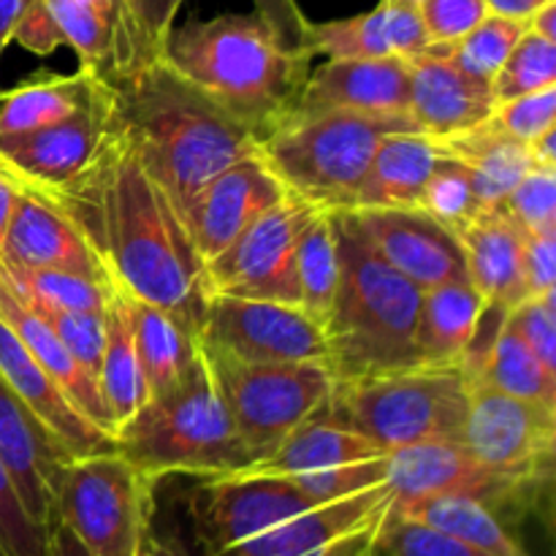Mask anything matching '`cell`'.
<instances>
[{"label": "cell", "mask_w": 556, "mask_h": 556, "mask_svg": "<svg viewBox=\"0 0 556 556\" xmlns=\"http://www.w3.org/2000/svg\"><path fill=\"white\" fill-rule=\"evenodd\" d=\"M41 193L85 233L123 296L166 309L199 337L210 302L204 258L179 206L119 128L79 177Z\"/></svg>", "instance_id": "cell-1"}, {"label": "cell", "mask_w": 556, "mask_h": 556, "mask_svg": "<svg viewBox=\"0 0 556 556\" xmlns=\"http://www.w3.org/2000/svg\"><path fill=\"white\" fill-rule=\"evenodd\" d=\"M117 128L185 215L215 174L258 152V136L155 58L109 79Z\"/></svg>", "instance_id": "cell-2"}, {"label": "cell", "mask_w": 556, "mask_h": 556, "mask_svg": "<svg viewBox=\"0 0 556 556\" xmlns=\"http://www.w3.org/2000/svg\"><path fill=\"white\" fill-rule=\"evenodd\" d=\"M163 58L255 130L258 141L293 112L313 60L282 49L258 14H220L174 27Z\"/></svg>", "instance_id": "cell-3"}, {"label": "cell", "mask_w": 556, "mask_h": 556, "mask_svg": "<svg viewBox=\"0 0 556 556\" xmlns=\"http://www.w3.org/2000/svg\"><path fill=\"white\" fill-rule=\"evenodd\" d=\"M331 215L342 258L340 286L324 324L334 380L421 364L416 340L424 291L369 248L348 212Z\"/></svg>", "instance_id": "cell-4"}, {"label": "cell", "mask_w": 556, "mask_h": 556, "mask_svg": "<svg viewBox=\"0 0 556 556\" xmlns=\"http://www.w3.org/2000/svg\"><path fill=\"white\" fill-rule=\"evenodd\" d=\"M114 448L152 481L231 476L255 462L233 427L204 353L177 383L147 396L141 410L114 434Z\"/></svg>", "instance_id": "cell-5"}, {"label": "cell", "mask_w": 556, "mask_h": 556, "mask_svg": "<svg viewBox=\"0 0 556 556\" xmlns=\"http://www.w3.org/2000/svg\"><path fill=\"white\" fill-rule=\"evenodd\" d=\"M416 130L407 114L293 112L266 130L258 157L286 193L320 212H351L380 139Z\"/></svg>", "instance_id": "cell-6"}, {"label": "cell", "mask_w": 556, "mask_h": 556, "mask_svg": "<svg viewBox=\"0 0 556 556\" xmlns=\"http://www.w3.org/2000/svg\"><path fill=\"white\" fill-rule=\"evenodd\" d=\"M470 380L462 364H413L337 380L320 416L372 440L383 454L427 440H462Z\"/></svg>", "instance_id": "cell-7"}, {"label": "cell", "mask_w": 556, "mask_h": 556, "mask_svg": "<svg viewBox=\"0 0 556 556\" xmlns=\"http://www.w3.org/2000/svg\"><path fill=\"white\" fill-rule=\"evenodd\" d=\"M155 486L117 448L74 456L60 467L52 521L96 556H139L152 530Z\"/></svg>", "instance_id": "cell-8"}, {"label": "cell", "mask_w": 556, "mask_h": 556, "mask_svg": "<svg viewBox=\"0 0 556 556\" xmlns=\"http://www.w3.org/2000/svg\"><path fill=\"white\" fill-rule=\"evenodd\" d=\"M204 353L239 438L255 462L324 410L334 391L329 364H242Z\"/></svg>", "instance_id": "cell-9"}, {"label": "cell", "mask_w": 556, "mask_h": 556, "mask_svg": "<svg viewBox=\"0 0 556 556\" xmlns=\"http://www.w3.org/2000/svg\"><path fill=\"white\" fill-rule=\"evenodd\" d=\"M462 443L486 470L519 494L525 508L538 505L541 492L552 486L556 451L554 407L519 400L481 380H470V405Z\"/></svg>", "instance_id": "cell-10"}, {"label": "cell", "mask_w": 556, "mask_h": 556, "mask_svg": "<svg viewBox=\"0 0 556 556\" xmlns=\"http://www.w3.org/2000/svg\"><path fill=\"white\" fill-rule=\"evenodd\" d=\"M320 210L286 193V199L250 223L226 250L204 264L210 296L266 299L299 304L296 248Z\"/></svg>", "instance_id": "cell-11"}, {"label": "cell", "mask_w": 556, "mask_h": 556, "mask_svg": "<svg viewBox=\"0 0 556 556\" xmlns=\"http://www.w3.org/2000/svg\"><path fill=\"white\" fill-rule=\"evenodd\" d=\"M199 342L242 364H329L326 329L288 302L210 296Z\"/></svg>", "instance_id": "cell-12"}, {"label": "cell", "mask_w": 556, "mask_h": 556, "mask_svg": "<svg viewBox=\"0 0 556 556\" xmlns=\"http://www.w3.org/2000/svg\"><path fill=\"white\" fill-rule=\"evenodd\" d=\"M313 505L320 503H315L293 478L253 472L204 478L188 497L201 556H217L239 546Z\"/></svg>", "instance_id": "cell-13"}, {"label": "cell", "mask_w": 556, "mask_h": 556, "mask_svg": "<svg viewBox=\"0 0 556 556\" xmlns=\"http://www.w3.org/2000/svg\"><path fill=\"white\" fill-rule=\"evenodd\" d=\"M394 505L386 486L313 505L217 556H364Z\"/></svg>", "instance_id": "cell-14"}, {"label": "cell", "mask_w": 556, "mask_h": 556, "mask_svg": "<svg viewBox=\"0 0 556 556\" xmlns=\"http://www.w3.org/2000/svg\"><path fill=\"white\" fill-rule=\"evenodd\" d=\"M117 130L114 90L63 123L27 134L0 136V172L20 185L52 190L79 177Z\"/></svg>", "instance_id": "cell-15"}, {"label": "cell", "mask_w": 556, "mask_h": 556, "mask_svg": "<svg viewBox=\"0 0 556 556\" xmlns=\"http://www.w3.org/2000/svg\"><path fill=\"white\" fill-rule=\"evenodd\" d=\"M348 215L369 248L421 291L467 280L459 237L416 206H367Z\"/></svg>", "instance_id": "cell-16"}, {"label": "cell", "mask_w": 556, "mask_h": 556, "mask_svg": "<svg viewBox=\"0 0 556 556\" xmlns=\"http://www.w3.org/2000/svg\"><path fill=\"white\" fill-rule=\"evenodd\" d=\"M386 486L394 503L462 494L503 514L527 510L519 494L481 465L462 440H427L386 454Z\"/></svg>", "instance_id": "cell-17"}, {"label": "cell", "mask_w": 556, "mask_h": 556, "mask_svg": "<svg viewBox=\"0 0 556 556\" xmlns=\"http://www.w3.org/2000/svg\"><path fill=\"white\" fill-rule=\"evenodd\" d=\"M280 199H286V188L258 152L215 174L185 210V223L204 264Z\"/></svg>", "instance_id": "cell-18"}, {"label": "cell", "mask_w": 556, "mask_h": 556, "mask_svg": "<svg viewBox=\"0 0 556 556\" xmlns=\"http://www.w3.org/2000/svg\"><path fill=\"white\" fill-rule=\"evenodd\" d=\"M410 63V101L407 117L418 134L443 141L486 123L497 109L492 81L476 79L456 68L443 52V43H429Z\"/></svg>", "instance_id": "cell-19"}, {"label": "cell", "mask_w": 556, "mask_h": 556, "mask_svg": "<svg viewBox=\"0 0 556 556\" xmlns=\"http://www.w3.org/2000/svg\"><path fill=\"white\" fill-rule=\"evenodd\" d=\"M9 269H60L109 280L101 258L76 223L41 190L20 185L3 242ZM112 282V280H109Z\"/></svg>", "instance_id": "cell-20"}, {"label": "cell", "mask_w": 556, "mask_h": 556, "mask_svg": "<svg viewBox=\"0 0 556 556\" xmlns=\"http://www.w3.org/2000/svg\"><path fill=\"white\" fill-rule=\"evenodd\" d=\"M407 101L410 63L405 58L326 60L307 74L293 112L407 114Z\"/></svg>", "instance_id": "cell-21"}, {"label": "cell", "mask_w": 556, "mask_h": 556, "mask_svg": "<svg viewBox=\"0 0 556 556\" xmlns=\"http://www.w3.org/2000/svg\"><path fill=\"white\" fill-rule=\"evenodd\" d=\"M0 459L9 467L11 481L30 519L47 530L52 525L60 467L68 456L43 429V424L27 410L3 375H0Z\"/></svg>", "instance_id": "cell-22"}, {"label": "cell", "mask_w": 556, "mask_h": 556, "mask_svg": "<svg viewBox=\"0 0 556 556\" xmlns=\"http://www.w3.org/2000/svg\"><path fill=\"white\" fill-rule=\"evenodd\" d=\"M0 375L20 394L27 410L43 424V429L52 434L54 443L63 448L68 459L114 448V440L98 427H92L65 400L63 391L38 367V362L30 356L25 342L16 337V331L3 318H0Z\"/></svg>", "instance_id": "cell-23"}, {"label": "cell", "mask_w": 556, "mask_h": 556, "mask_svg": "<svg viewBox=\"0 0 556 556\" xmlns=\"http://www.w3.org/2000/svg\"><path fill=\"white\" fill-rule=\"evenodd\" d=\"M418 5L380 0L372 11L331 22H309V54L329 60H369V58H413L429 47Z\"/></svg>", "instance_id": "cell-24"}, {"label": "cell", "mask_w": 556, "mask_h": 556, "mask_svg": "<svg viewBox=\"0 0 556 556\" xmlns=\"http://www.w3.org/2000/svg\"><path fill=\"white\" fill-rule=\"evenodd\" d=\"M467 280L503 313L527 299L525 286V231L500 206H486L459 233Z\"/></svg>", "instance_id": "cell-25"}, {"label": "cell", "mask_w": 556, "mask_h": 556, "mask_svg": "<svg viewBox=\"0 0 556 556\" xmlns=\"http://www.w3.org/2000/svg\"><path fill=\"white\" fill-rule=\"evenodd\" d=\"M0 318L16 331L25 348L30 351V356L36 358L38 367L52 378V383L58 386L65 394V400L101 432H106L114 440V424L109 418L106 405H103L101 389H98V380L76 362L68 353V348L58 340L52 329L43 324L41 315L36 309L27 307L20 299V293L9 286V282L0 277Z\"/></svg>", "instance_id": "cell-26"}, {"label": "cell", "mask_w": 556, "mask_h": 556, "mask_svg": "<svg viewBox=\"0 0 556 556\" xmlns=\"http://www.w3.org/2000/svg\"><path fill=\"white\" fill-rule=\"evenodd\" d=\"M375 456H383V451L372 440L318 413L309 421H304L302 427L293 429L271 454H266L264 459L253 462V465L239 472L296 478L309 476V472L356 465V462L375 459Z\"/></svg>", "instance_id": "cell-27"}, {"label": "cell", "mask_w": 556, "mask_h": 556, "mask_svg": "<svg viewBox=\"0 0 556 556\" xmlns=\"http://www.w3.org/2000/svg\"><path fill=\"white\" fill-rule=\"evenodd\" d=\"M489 304L470 280L443 282L424 291L418 315V362L462 364L476 345Z\"/></svg>", "instance_id": "cell-28"}, {"label": "cell", "mask_w": 556, "mask_h": 556, "mask_svg": "<svg viewBox=\"0 0 556 556\" xmlns=\"http://www.w3.org/2000/svg\"><path fill=\"white\" fill-rule=\"evenodd\" d=\"M438 144L418 130H396L380 139L358 188L356 206H416L434 163Z\"/></svg>", "instance_id": "cell-29"}, {"label": "cell", "mask_w": 556, "mask_h": 556, "mask_svg": "<svg viewBox=\"0 0 556 556\" xmlns=\"http://www.w3.org/2000/svg\"><path fill=\"white\" fill-rule=\"evenodd\" d=\"M109 92V79L79 68L68 76H38L0 96V136L63 123Z\"/></svg>", "instance_id": "cell-30"}, {"label": "cell", "mask_w": 556, "mask_h": 556, "mask_svg": "<svg viewBox=\"0 0 556 556\" xmlns=\"http://www.w3.org/2000/svg\"><path fill=\"white\" fill-rule=\"evenodd\" d=\"M434 144L443 155L465 163L481 210L497 206L532 168L527 144L505 136L489 119L478 128L467 130V134L451 136V139L434 141Z\"/></svg>", "instance_id": "cell-31"}, {"label": "cell", "mask_w": 556, "mask_h": 556, "mask_svg": "<svg viewBox=\"0 0 556 556\" xmlns=\"http://www.w3.org/2000/svg\"><path fill=\"white\" fill-rule=\"evenodd\" d=\"M130 326L147 396L166 391L199 362V337L166 309L130 299Z\"/></svg>", "instance_id": "cell-32"}, {"label": "cell", "mask_w": 556, "mask_h": 556, "mask_svg": "<svg viewBox=\"0 0 556 556\" xmlns=\"http://www.w3.org/2000/svg\"><path fill=\"white\" fill-rule=\"evenodd\" d=\"M462 367L470 380H481L503 394L556 410V375L548 372L541 358L527 348V342L505 324V315L489 351L481 356L467 353Z\"/></svg>", "instance_id": "cell-33"}, {"label": "cell", "mask_w": 556, "mask_h": 556, "mask_svg": "<svg viewBox=\"0 0 556 556\" xmlns=\"http://www.w3.org/2000/svg\"><path fill=\"white\" fill-rule=\"evenodd\" d=\"M391 510L434 527L440 532H448V535L470 543L472 548L486 556H530L525 552V546L510 535L503 516L476 497L445 494V497L394 503Z\"/></svg>", "instance_id": "cell-34"}, {"label": "cell", "mask_w": 556, "mask_h": 556, "mask_svg": "<svg viewBox=\"0 0 556 556\" xmlns=\"http://www.w3.org/2000/svg\"><path fill=\"white\" fill-rule=\"evenodd\" d=\"M98 389H101L103 405L114 424V434L147 402V386L134 348L130 299L119 291L106 309V342H103L101 367H98Z\"/></svg>", "instance_id": "cell-35"}, {"label": "cell", "mask_w": 556, "mask_h": 556, "mask_svg": "<svg viewBox=\"0 0 556 556\" xmlns=\"http://www.w3.org/2000/svg\"><path fill=\"white\" fill-rule=\"evenodd\" d=\"M340 244H337V226L331 212H318L302 231L296 248V282L299 307L326 324L334 304L337 286H340Z\"/></svg>", "instance_id": "cell-36"}, {"label": "cell", "mask_w": 556, "mask_h": 556, "mask_svg": "<svg viewBox=\"0 0 556 556\" xmlns=\"http://www.w3.org/2000/svg\"><path fill=\"white\" fill-rule=\"evenodd\" d=\"M0 277L33 307L79 309V313H106L117 288L98 277L74 275L60 269H9L0 266Z\"/></svg>", "instance_id": "cell-37"}, {"label": "cell", "mask_w": 556, "mask_h": 556, "mask_svg": "<svg viewBox=\"0 0 556 556\" xmlns=\"http://www.w3.org/2000/svg\"><path fill=\"white\" fill-rule=\"evenodd\" d=\"M182 3L185 0H119L117 63L112 76L128 74L147 60L161 58Z\"/></svg>", "instance_id": "cell-38"}, {"label": "cell", "mask_w": 556, "mask_h": 556, "mask_svg": "<svg viewBox=\"0 0 556 556\" xmlns=\"http://www.w3.org/2000/svg\"><path fill=\"white\" fill-rule=\"evenodd\" d=\"M416 210H421L424 215H429L434 223L448 228L454 237H459L470 226L472 217L481 212L472 177L465 163L440 152L438 163H434L432 174H429L427 185L418 195Z\"/></svg>", "instance_id": "cell-39"}, {"label": "cell", "mask_w": 556, "mask_h": 556, "mask_svg": "<svg viewBox=\"0 0 556 556\" xmlns=\"http://www.w3.org/2000/svg\"><path fill=\"white\" fill-rule=\"evenodd\" d=\"M527 22L510 20V16L486 14L467 36L459 41L443 43V52L456 68L465 74L476 76V79L492 81L519 38L525 36Z\"/></svg>", "instance_id": "cell-40"}, {"label": "cell", "mask_w": 556, "mask_h": 556, "mask_svg": "<svg viewBox=\"0 0 556 556\" xmlns=\"http://www.w3.org/2000/svg\"><path fill=\"white\" fill-rule=\"evenodd\" d=\"M556 85V41L538 36V33L525 30L514 52L492 79V90L497 103L510 101V98L538 92L543 87Z\"/></svg>", "instance_id": "cell-41"}, {"label": "cell", "mask_w": 556, "mask_h": 556, "mask_svg": "<svg viewBox=\"0 0 556 556\" xmlns=\"http://www.w3.org/2000/svg\"><path fill=\"white\" fill-rule=\"evenodd\" d=\"M372 554L378 556H486L470 543L389 510L375 535Z\"/></svg>", "instance_id": "cell-42"}, {"label": "cell", "mask_w": 556, "mask_h": 556, "mask_svg": "<svg viewBox=\"0 0 556 556\" xmlns=\"http://www.w3.org/2000/svg\"><path fill=\"white\" fill-rule=\"evenodd\" d=\"M497 206L525 231V237L556 231V172L530 168Z\"/></svg>", "instance_id": "cell-43"}, {"label": "cell", "mask_w": 556, "mask_h": 556, "mask_svg": "<svg viewBox=\"0 0 556 556\" xmlns=\"http://www.w3.org/2000/svg\"><path fill=\"white\" fill-rule=\"evenodd\" d=\"M25 302V299H22ZM27 304V302H25ZM43 318V324L58 334V340L68 348L71 356L98 380L103 342H106V313H79V309H52L33 307Z\"/></svg>", "instance_id": "cell-44"}, {"label": "cell", "mask_w": 556, "mask_h": 556, "mask_svg": "<svg viewBox=\"0 0 556 556\" xmlns=\"http://www.w3.org/2000/svg\"><path fill=\"white\" fill-rule=\"evenodd\" d=\"M0 552L5 556H47V530L25 510L3 459H0Z\"/></svg>", "instance_id": "cell-45"}, {"label": "cell", "mask_w": 556, "mask_h": 556, "mask_svg": "<svg viewBox=\"0 0 556 556\" xmlns=\"http://www.w3.org/2000/svg\"><path fill=\"white\" fill-rule=\"evenodd\" d=\"M556 119V85L543 87L538 92H527V96L510 98V101L497 103L489 123L497 130H503L510 139L530 144L541 134L554 128Z\"/></svg>", "instance_id": "cell-46"}, {"label": "cell", "mask_w": 556, "mask_h": 556, "mask_svg": "<svg viewBox=\"0 0 556 556\" xmlns=\"http://www.w3.org/2000/svg\"><path fill=\"white\" fill-rule=\"evenodd\" d=\"M505 324L527 342L543 367L556 375V291L516 304L505 313Z\"/></svg>", "instance_id": "cell-47"}, {"label": "cell", "mask_w": 556, "mask_h": 556, "mask_svg": "<svg viewBox=\"0 0 556 556\" xmlns=\"http://www.w3.org/2000/svg\"><path fill=\"white\" fill-rule=\"evenodd\" d=\"M293 481L315 500V503H331V500L348 497V494L364 492V489L383 486L386 483V454L375 459L356 462V465L334 467V470L309 472L296 476Z\"/></svg>", "instance_id": "cell-48"}, {"label": "cell", "mask_w": 556, "mask_h": 556, "mask_svg": "<svg viewBox=\"0 0 556 556\" xmlns=\"http://www.w3.org/2000/svg\"><path fill=\"white\" fill-rule=\"evenodd\" d=\"M432 43H454L489 14L483 0H424L418 5Z\"/></svg>", "instance_id": "cell-49"}, {"label": "cell", "mask_w": 556, "mask_h": 556, "mask_svg": "<svg viewBox=\"0 0 556 556\" xmlns=\"http://www.w3.org/2000/svg\"><path fill=\"white\" fill-rule=\"evenodd\" d=\"M255 14L261 16L266 27L271 30V36L280 41L282 49L293 54H307L313 58L307 49V33H309V20L304 16V11L299 9L296 0H253Z\"/></svg>", "instance_id": "cell-50"}, {"label": "cell", "mask_w": 556, "mask_h": 556, "mask_svg": "<svg viewBox=\"0 0 556 556\" xmlns=\"http://www.w3.org/2000/svg\"><path fill=\"white\" fill-rule=\"evenodd\" d=\"M527 299L556 291V231L525 237Z\"/></svg>", "instance_id": "cell-51"}, {"label": "cell", "mask_w": 556, "mask_h": 556, "mask_svg": "<svg viewBox=\"0 0 556 556\" xmlns=\"http://www.w3.org/2000/svg\"><path fill=\"white\" fill-rule=\"evenodd\" d=\"M14 41H20L22 47L36 54H49L63 43V36H60L43 0H25V9L16 22Z\"/></svg>", "instance_id": "cell-52"}, {"label": "cell", "mask_w": 556, "mask_h": 556, "mask_svg": "<svg viewBox=\"0 0 556 556\" xmlns=\"http://www.w3.org/2000/svg\"><path fill=\"white\" fill-rule=\"evenodd\" d=\"M47 556H96L60 521L47 527Z\"/></svg>", "instance_id": "cell-53"}, {"label": "cell", "mask_w": 556, "mask_h": 556, "mask_svg": "<svg viewBox=\"0 0 556 556\" xmlns=\"http://www.w3.org/2000/svg\"><path fill=\"white\" fill-rule=\"evenodd\" d=\"M139 556H193L188 552L182 541H179L177 532H161L152 527L144 538V546H141Z\"/></svg>", "instance_id": "cell-54"}, {"label": "cell", "mask_w": 556, "mask_h": 556, "mask_svg": "<svg viewBox=\"0 0 556 556\" xmlns=\"http://www.w3.org/2000/svg\"><path fill=\"white\" fill-rule=\"evenodd\" d=\"M489 9V14H500V16H510V20H521L527 22L543 3L548 0H483Z\"/></svg>", "instance_id": "cell-55"}, {"label": "cell", "mask_w": 556, "mask_h": 556, "mask_svg": "<svg viewBox=\"0 0 556 556\" xmlns=\"http://www.w3.org/2000/svg\"><path fill=\"white\" fill-rule=\"evenodd\" d=\"M16 190H20V182L11 179L5 172H0V261H3V242H5V231H9L11 212H14Z\"/></svg>", "instance_id": "cell-56"}, {"label": "cell", "mask_w": 556, "mask_h": 556, "mask_svg": "<svg viewBox=\"0 0 556 556\" xmlns=\"http://www.w3.org/2000/svg\"><path fill=\"white\" fill-rule=\"evenodd\" d=\"M527 150H530L532 168H552V172H556V128L532 139Z\"/></svg>", "instance_id": "cell-57"}, {"label": "cell", "mask_w": 556, "mask_h": 556, "mask_svg": "<svg viewBox=\"0 0 556 556\" xmlns=\"http://www.w3.org/2000/svg\"><path fill=\"white\" fill-rule=\"evenodd\" d=\"M22 9H25V0H0V58H3L5 47L14 41V30Z\"/></svg>", "instance_id": "cell-58"}, {"label": "cell", "mask_w": 556, "mask_h": 556, "mask_svg": "<svg viewBox=\"0 0 556 556\" xmlns=\"http://www.w3.org/2000/svg\"><path fill=\"white\" fill-rule=\"evenodd\" d=\"M527 30L538 33V36L548 38V41H556V0L543 3L541 9L527 20Z\"/></svg>", "instance_id": "cell-59"}, {"label": "cell", "mask_w": 556, "mask_h": 556, "mask_svg": "<svg viewBox=\"0 0 556 556\" xmlns=\"http://www.w3.org/2000/svg\"><path fill=\"white\" fill-rule=\"evenodd\" d=\"M394 3H407V5H421L424 0H394Z\"/></svg>", "instance_id": "cell-60"}, {"label": "cell", "mask_w": 556, "mask_h": 556, "mask_svg": "<svg viewBox=\"0 0 556 556\" xmlns=\"http://www.w3.org/2000/svg\"><path fill=\"white\" fill-rule=\"evenodd\" d=\"M0 556H5V554H3V552H0Z\"/></svg>", "instance_id": "cell-61"}]
</instances>
